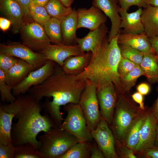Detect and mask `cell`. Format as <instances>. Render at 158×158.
<instances>
[{
    "mask_svg": "<svg viewBox=\"0 0 158 158\" xmlns=\"http://www.w3.org/2000/svg\"><path fill=\"white\" fill-rule=\"evenodd\" d=\"M86 83V80L66 73L58 64L49 77L41 84L32 87L28 92L38 101L47 98L42 104L43 108L59 128L64 120L61 107L78 104Z\"/></svg>",
    "mask_w": 158,
    "mask_h": 158,
    "instance_id": "cell-1",
    "label": "cell"
},
{
    "mask_svg": "<svg viewBox=\"0 0 158 158\" xmlns=\"http://www.w3.org/2000/svg\"><path fill=\"white\" fill-rule=\"evenodd\" d=\"M8 104H2L0 107L8 112L14 114L17 121L12 124L11 135L13 143L17 145L30 142L38 150L40 142L37 139L41 132H47L52 127H56L49 116L40 112L42 104L30 94H21Z\"/></svg>",
    "mask_w": 158,
    "mask_h": 158,
    "instance_id": "cell-2",
    "label": "cell"
},
{
    "mask_svg": "<svg viewBox=\"0 0 158 158\" xmlns=\"http://www.w3.org/2000/svg\"><path fill=\"white\" fill-rule=\"evenodd\" d=\"M119 34L110 42L106 35L100 47L91 53L88 66L75 76L90 81L97 88L110 83L118 86L120 82L118 68L122 57L118 42Z\"/></svg>",
    "mask_w": 158,
    "mask_h": 158,
    "instance_id": "cell-3",
    "label": "cell"
},
{
    "mask_svg": "<svg viewBox=\"0 0 158 158\" xmlns=\"http://www.w3.org/2000/svg\"><path fill=\"white\" fill-rule=\"evenodd\" d=\"M38 138L40 143L38 150L43 158H59L79 142L73 135L57 127L51 128Z\"/></svg>",
    "mask_w": 158,
    "mask_h": 158,
    "instance_id": "cell-4",
    "label": "cell"
},
{
    "mask_svg": "<svg viewBox=\"0 0 158 158\" xmlns=\"http://www.w3.org/2000/svg\"><path fill=\"white\" fill-rule=\"evenodd\" d=\"M64 110L67 115L59 128L73 135L79 142L92 141L90 131L78 104H67L64 106Z\"/></svg>",
    "mask_w": 158,
    "mask_h": 158,
    "instance_id": "cell-5",
    "label": "cell"
},
{
    "mask_svg": "<svg viewBox=\"0 0 158 158\" xmlns=\"http://www.w3.org/2000/svg\"><path fill=\"white\" fill-rule=\"evenodd\" d=\"M136 110L121 100L116 103L113 121L110 126L115 140L119 142L126 138L133 124L139 117L138 112Z\"/></svg>",
    "mask_w": 158,
    "mask_h": 158,
    "instance_id": "cell-6",
    "label": "cell"
},
{
    "mask_svg": "<svg viewBox=\"0 0 158 158\" xmlns=\"http://www.w3.org/2000/svg\"><path fill=\"white\" fill-rule=\"evenodd\" d=\"M85 87L79 101V105L91 131L95 129L102 118L97 94V87L92 82L86 80Z\"/></svg>",
    "mask_w": 158,
    "mask_h": 158,
    "instance_id": "cell-7",
    "label": "cell"
},
{
    "mask_svg": "<svg viewBox=\"0 0 158 158\" xmlns=\"http://www.w3.org/2000/svg\"><path fill=\"white\" fill-rule=\"evenodd\" d=\"M30 18L24 21L20 30L22 43L39 53L51 43L43 26Z\"/></svg>",
    "mask_w": 158,
    "mask_h": 158,
    "instance_id": "cell-8",
    "label": "cell"
},
{
    "mask_svg": "<svg viewBox=\"0 0 158 158\" xmlns=\"http://www.w3.org/2000/svg\"><path fill=\"white\" fill-rule=\"evenodd\" d=\"M0 53L24 60L32 66L34 70L43 66L48 61L42 54L35 52L22 43L18 42H10L6 45L1 44Z\"/></svg>",
    "mask_w": 158,
    "mask_h": 158,
    "instance_id": "cell-9",
    "label": "cell"
},
{
    "mask_svg": "<svg viewBox=\"0 0 158 158\" xmlns=\"http://www.w3.org/2000/svg\"><path fill=\"white\" fill-rule=\"evenodd\" d=\"M109 124L102 118L96 128L90 131L92 138L102 151L105 158H116L115 139Z\"/></svg>",
    "mask_w": 158,
    "mask_h": 158,
    "instance_id": "cell-10",
    "label": "cell"
},
{
    "mask_svg": "<svg viewBox=\"0 0 158 158\" xmlns=\"http://www.w3.org/2000/svg\"><path fill=\"white\" fill-rule=\"evenodd\" d=\"M56 63L48 60L40 68L31 71L19 84L13 87L12 93L16 97L28 92L32 87L41 84L53 73Z\"/></svg>",
    "mask_w": 158,
    "mask_h": 158,
    "instance_id": "cell-11",
    "label": "cell"
},
{
    "mask_svg": "<svg viewBox=\"0 0 158 158\" xmlns=\"http://www.w3.org/2000/svg\"><path fill=\"white\" fill-rule=\"evenodd\" d=\"M114 84L108 83L97 88V94L102 117L110 126L117 103V93Z\"/></svg>",
    "mask_w": 158,
    "mask_h": 158,
    "instance_id": "cell-12",
    "label": "cell"
},
{
    "mask_svg": "<svg viewBox=\"0 0 158 158\" xmlns=\"http://www.w3.org/2000/svg\"><path fill=\"white\" fill-rule=\"evenodd\" d=\"M157 122L152 110L145 114L139 141L134 150L139 152H144L154 146Z\"/></svg>",
    "mask_w": 158,
    "mask_h": 158,
    "instance_id": "cell-13",
    "label": "cell"
},
{
    "mask_svg": "<svg viewBox=\"0 0 158 158\" xmlns=\"http://www.w3.org/2000/svg\"><path fill=\"white\" fill-rule=\"evenodd\" d=\"M43 54L48 60L52 61L62 66L65 60L68 57L81 55L85 52L78 45H67L63 43L48 45L39 52Z\"/></svg>",
    "mask_w": 158,
    "mask_h": 158,
    "instance_id": "cell-14",
    "label": "cell"
},
{
    "mask_svg": "<svg viewBox=\"0 0 158 158\" xmlns=\"http://www.w3.org/2000/svg\"><path fill=\"white\" fill-rule=\"evenodd\" d=\"M118 4L117 0H93L92 2V5L99 8L111 20V27L108 37L109 42L118 34L121 28Z\"/></svg>",
    "mask_w": 158,
    "mask_h": 158,
    "instance_id": "cell-15",
    "label": "cell"
},
{
    "mask_svg": "<svg viewBox=\"0 0 158 158\" xmlns=\"http://www.w3.org/2000/svg\"><path fill=\"white\" fill-rule=\"evenodd\" d=\"M76 11L78 29L84 28L93 30L105 23L107 20V16L103 12L93 5L88 9L79 8Z\"/></svg>",
    "mask_w": 158,
    "mask_h": 158,
    "instance_id": "cell-16",
    "label": "cell"
},
{
    "mask_svg": "<svg viewBox=\"0 0 158 158\" xmlns=\"http://www.w3.org/2000/svg\"><path fill=\"white\" fill-rule=\"evenodd\" d=\"M118 12L121 17V28H123L122 33L139 34L145 32L141 15L142 9L139 8L136 11L128 13L119 6Z\"/></svg>",
    "mask_w": 158,
    "mask_h": 158,
    "instance_id": "cell-17",
    "label": "cell"
},
{
    "mask_svg": "<svg viewBox=\"0 0 158 158\" xmlns=\"http://www.w3.org/2000/svg\"><path fill=\"white\" fill-rule=\"evenodd\" d=\"M108 30L105 23H103L83 38H77L76 43L83 51L94 53L101 45Z\"/></svg>",
    "mask_w": 158,
    "mask_h": 158,
    "instance_id": "cell-18",
    "label": "cell"
},
{
    "mask_svg": "<svg viewBox=\"0 0 158 158\" xmlns=\"http://www.w3.org/2000/svg\"><path fill=\"white\" fill-rule=\"evenodd\" d=\"M0 9L11 21L15 32L20 31L25 18L19 5L13 0H0Z\"/></svg>",
    "mask_w": 158,
    "mask_h": 158,
    "instance_id": "cell-19",
    "label": "cell"
},
{
    "mask_svg": "<svg viewBox=\"0 0 158 158\" xmlns=\"http://www.w3.org/2000/svg\"><path fill=\"white\" fill-rule=\"evenodd\" d=\"M118 42V44L131 46L143 53L153 52L149 38L145 32L139 34L119 32Z\"/></svg>",
    "mask_w": 158,
    "mask_h": 158,
    "instance_id": "cell-20",
    "label": "cell"
},
{
    "mask_svg": "<svg viewBox=\"0 0 158 158\" xmlns=\"http://www.w3.org/2000/svg\"><path fill=\"white\" fill-rule=\"evenodd\" d=\"M34 69L26 61L19 59L18 61L6 73L7 84L13 88L21 83Z\"/></svg>",
    "mask_w": 158,
    "mask_h": 158,
    "instance_id": "cell-21",
    "label": "cell"
},
{
    "mask_svg": "<svg viewBox=\"0 0 158 158\" xmlns=\"http://www.w3.org/2000/svg\"><path fill=\"white\" fill-rule=\"evenodd\" d=\"M91 57V52L67 58L61 67L66 74L76 75L82 73L89 65Z\"/></svg>",
    "mask_w": 158,
    "mask_h": 158,
    "instance_id": "cell-22",
    "label": "cell"
},
{
    "mask_svg": "<svg viewBox=\"0 0 158 158\" xmlns=\"http://www.w3.org/2000/svg\"><path fill=\"white\" fill-rule=\"evenodd\" d=\"M78 22L77 13L75 9L61 22L63 44L73 45L76 43L78 38L76 36Z\"/></svg>",
    "mask_w": 158,
    "mask_h": 158,
    "instance_id": "cell-23",
    "label": "cell"
},
{
    "mask_svg": "<svg viewBox=\"0 0 158 158\" xmlns=\"http://www.w3.org/2000/svg\"><path fill=\"white\" fill-rule=\"evenodd\" d=\"M141 18L148 37L158 36V6L147 5L142 9Z\"/></svg>",
    "mask_w": 158,
    "mask_h": 158,
    "instance_id": "cell-24",
    "label": "cell"
},
{
    "mask_svg": "<svg viewBox=\"0 0 158 158\" xmlns=\"http://www.w3.org/2000/svg\"><path fill=\"white\" fill-rule=\"evenodd\" d=\"M13 113L8 112L0 107V143L6 145L13 143L11 135Z\"/></svg>",
    "mask_w": 158,
    "mask_h": 158,
    "instance_id": "cell-25",
    "label": "cell"
},
{
    "mask_svg": "<svg viewBox=\"0 0 158 158\" xmlns=\"http://www.w3.org/2000/svg\"><path fill=\"white\" fill-rule=\"evenodd\" d=\"M140 66L148 79L152 82H158V64L157 55L153 52L144 53Z\"/></svg>",
    "mask_w": 158,
    "mask_h": 158,
    "instance_id": "cell-26",
    "label": "cell"
},
{
    "mask_svg": "<svg viewBox=\"0 0 158 158\" xmlns=\"http://www.w3.org/2000/svg\"><path fill=\"white\" fill-rule=\"evenodd\" d=\"M92 141L78 142L73 145L59 158H90Z\"/></svg>",
    "mask_w": 158,
    "mask_h": 158,
    "instance_id": "cell-27",
    "label": "cell"
},
{
    "mask_svg": "<svg viewBox=\"0 0 158 158\" xmlns=\"http://www.w3.org/2000/svg\"><path fill=\"white\" fill-rule=\"evenodd\" d=\"M43 27L51 42L54 44L63 43L61 22L59 20L51 17L43 26Z\"/></svg>",
    "mask_w": 158,
    "mask_h": 158,
    "instance_id": "cell-28",
    "label": "cell"
},
{
    "mask_svg": "<svg viewBox=\"0 0 158 158\" xmlns=\"http://www.w3.org/2000/svg\"><path fill=\"white\" fill-rule=\"evenodd\" d=\"M45 8L51 18H55L61 22L73 11L71 7L65 6L59 0H50Z\"/></svg>",
    "mask_w": 158,
    "mask_h": 158,
    "instance_id": "cell-29",
    "label": "cell"
},
{
    "mask_svg": "<svg viewBox=\"0 0 158 158\" xmlns=\"http://www.w3.org/2000/svg\"><path fill=\"white\" fill-rule=\"evenodd\" d=\"M145 115L138 117L131 127L126 138V144L128 148L134 150L139 140L140 130Z\"/></svg>",
    "mask_w": 158,
    "mask_h": 158,
    "instance_id": "cell-30",
    "label": "cell"
},
{
    "mask_svg": "<svg viewBox=\"0 0 158 158\" xmlns=\"http://www.w3.org/2000/svg\"><path fill=\"white\" fill-rule=\"evenodd\" d=\"M16 148L14 158H43L41 152L30 143L17 145Z\"/></svg>",
    "mask_w": 158,
    "mask_h": 158,
    "instance_id": "cell-31",
    "label": "cell"
},
{
    "mask_svg": "<svg viewBox=\"0 0 158 158\" xmlns=\"http://www.w3.org/2000/svg\"><path fill=\"white\" fill-rule=\"evenodd\" d=\"M30 13L32 18L43 26L51 18L45 7L31 2L30 7Z\"/></svg>",
    "mask_w": 158,
    "mask_h": 158,
    "instance_id": "cell-32",
    "label": "cell"
},
{
    "mask_svg": "<svg viewBox=\"0 0 158 158\" xmlns=\"http://www.w3.org/2000/svg\"><path fill=\"white\" fill-rule=\"evenodd\" d=\"M119 47L123 57L140 66L143 58L144 53L127 45L121 44Z\"/></svg>",
    "mask_w": 158,
    "mask_h": 158,
    "instance_id": "cell-33",
    "label": "cell"
},
{
    "mask_svg": "<svg viewBox=\"0 0 158 158\" xmlns=\"http://www.w3.org/2000/svg\"><path fill=\"white\" fill-rule=\"evenodd\" d=\"M13 89L6 83L5 73L0 70V92L1 101L3 103L6 102L10 103L16 99V97L12 93Z\"/></svg>",
    "mask_w": 158,
    "mask_h": 158,
    "instance_id": "cell-34",
    "label": "cell"
},
{
    "mask_svg": "<svg viewBox=\"0 0 158 158\" xmlns=\"http://www.w3.org/2000/svg\"><path fill=\"white\" fill-rule=\"evenodd\" d=\"M143 75L144 73L140 66L137 65L125 77L120 79V82L125 90H128L135 85L137 79Z\"/></svg>",
    "mask_w": 158,
    "mask_h": 158,
    "instance_id": "cell-35",
    "label": "cell"
},
{
    "mask_svg": "<svg viewBox=\"0 0 158 158\" xmlns=\"http://www.w3.org/2000/svg\"><path fill=\"white\" fill-rule=\"evenodd\" d=\"M19 59L8 54L0 53V70L6 73Z\"/></svg>",
    "mask_w": 158,
    "mask_h": 158,
    "instance_id": "cell-36",
    "label": "cell"
},
{
    "mask_svg": "<svg viewBox=\"0 0 158 158\" xmlns=\"http://www.w3.org/2000/svg\"><path fill=\"white\" fill-rule=\"evenodd\" d=\"M137 65L132 61L122 56L118 68L120 79L125 77Z\"/></svg>",
    "mask_w": 158,
    "mask_h": 158,
    "instance_id": "cell-37",
    "label": "cell"
},
{
    "mask_svg": "<svg viewBox=\"0 0 158 158\" xmlns=\"http://www.w3.org/2000/svg\"><path fill=\"white\" fill-rule=\"evenodd\" d=\"M118 4L121 8L127 11L130 7L137 6L139 8H143L147 5L146 0H117Z\"/></svg>",
    "mask_w": 158,
    "mask_h": 158,
    "instance_id": "cell-38",
    "label": "cell"
},
{
    "mask_svg": "<svg viewBox=\"0 0 158 158\" xmlns=\"http://www.w3.org/2000/svg\"><path fill=\"white\" fill-rule=\"evenodd\" d=\"M16 150L13 143L6 145L0 143V158H14Z\"/></svg>",
    "mask_w": 158,
    "mask_h": 158,
    "instance_id": "cell-39",
    "label": "cell"
},
{
    "mask_svg": "<svg viewBox=\"0 0 158 158\" xmlns=\"http://www.w3.org/2000/svg\"><path fill=\"white\" fill-rule=\"evenodd\" d=\"M20 7L25 18H32L30 13V7L32 0H13Z\"/></svg>",
    "mask_w": 158,
    "mask_h": 158,
    "instance_id": "cell-40",
    "label": "cell"
},
{
    "mask_svg": "<svg viewBox=\"0 0 158 158\" xmlns=\"http://www.w3.org/2000/svg\"><path fill=\"white\" fill-rule=\"evenodd\" d=\"M105 158L102 151L95 141L92 142L90 150V158Z\"/></svg>",
    "mask_w": 158,
    "mask_h": 158,
    "instance_id": "cell-41",
    "label": "cell"
},
{
    "mask_svg": "<svg viewBox=\"0 0 158 158\" xmlns=\"http://www.w3.org/2000/svg\"><path fill=\"white\" fill-rule=\"evenodd\" d=\"M132 97L135 102L139 104V107L141 109H144L143 95L137 92L133 94Z\"/></svg>",
    "mask_w": 158,
    "mask_h": 158,
    "instance_id": "cell-42",
    "label": "cell"
},
{
    "mask_svg": "<svg viewBox=\"0 0 158 158\" xmlns=\"http://www.w3.org/2000/svg\"><path fill=\"white\" fill-rule=\"evenodd\" d=\"M12 24L11 21L8 19L0 17V28L3 31L8 30Z\"/></svg>",
    "mask_w": 158,
    "mask_h": 158,
    "instance_id": "cell-43",
    "label": "cell"
},
{
    "mask_svg": "<svg viewBox=\"0 0 158 158\" xmlns=\"http://www.w3.org/2000/svg\"><path fill=\"white\" fill-rule=\"evenodd\" d=\"M146 157L150 158H158V147L154 146L144 152Z\"/></svg>",
    "mask_w": 158,
    "mask_h": 158,
    "instance_id": "cell-44",
    "label": "cell"
},
{
    "mask_svg": "<svg viewBox=\"0 0 158 158\" xmlns=\"http://www.w3.org/2000/svg\"><path fill=\"white\" fill-rule=\"evenodd\" d=\"M149 38L153 51L156 55H158V36L149 37Z\"/></svg>",
    "mask_w": 158,
    "mask_h": 158,
    "instance_id": "cell-45",
    "label": "cell"
},
{
    "mask_svg": "<svg viewBox=\"0 0 158 158\" xmlns=\"http://www.w3.org/2000/svg\"><path fill=\"white\" fill-rule=\"evenodd\" d=\"M137 90L138 92L142 95H146L150 91V87L147 84L142 83L138 86L137 87Z\"/></svg>",
    "mask_w": 158,
    "mask_h": 158,
    "instance_id": "cell-46",
    "label": "cell"
},
{
    "mask_svg": "<svg viewBox=\"0 0 158 158\" xmlns=\"http://www.w3.org/2000/svg\"><path fill=\"white\" fill-rule=\"evenodd\" d=\"M50 0H32L34 4L38 5L45 7Z\"/></svg>",
    "mask_w": 158,
    "mask_h": 158,
    "instance_id": "cell-47",
    "label": "cell"
},
{
    "mask_svg": "<svg viewBox=\"0 0 158 158\" xmlns=\"http://www.w3.org/2000/svg\"><path fill=\"white\" fill-rule=\"evenodd\" d=\"M125 156L129 158H136V156L133 153V150L128 148L125 151Z\"/></svg>",
    "mask_w": 158,
    "mask_h": 158,
    "instance_id": "cell-48",
    "label": "cell"
},
{
    "mask_svg": "<svg viewBox=\"0 0 158 158\" xmlns=\"http://www.w3.org/2000/svg\"><path fill=\"white\" fill-rule=\"evenodd\" d=\"M157 91L158 93V87L157 88ZM152 111L156 119L158 121V96Z\"/></svg>",
    "mask_w": 158,
    "mask_h": 158,
    "instance_id": "cell-49",
    "label": "cell"
},
{
    "mask_svg": "<svg viewBox=\"0 0 158 158\" xmlns=\"http://www.w3.org/2000/svg\"><path fill=\"white\" fill-rule=\"evenodd\" d=\"M62 4L67 7H71L74 0H59Z\"/></svg>",
    "mask_w": 158,
    "mask_h": 158,
    "instance_id": "cell-50",
    "label": "cell"
},
{
    "mask_svg": "<svg viewBox=\"0 0 158 158\" xmlns=\"http://www.w3.org/2000/svg\"><path fill=\"white\" fill-rule=\"evenodd\" d=\"M147 5L154 6H158V0H146Z\"/></svg>",
    "mask_w": 158,
    "mask_h": 158,
    "instance_id": "cell-51",
    "label": "cell"
},
{
    "mask_svg": "<svg viewBox=\"0 0 158 158\" xmlns=\"http://www.w3.org/2000/svg\"><path fill=\"white\" fill-rule=\"evenodd\" d=\"M154 146L158 147V121L157 125L156 135Z\"/></svg>",
    "mask_w": 158,
    "mask_h": 158,
    "instance_id": "cell-52",
    "label": "cell"
},
{
    "mask_svg": "<svg viewBox=\"0 0 158 158\" xmlns=\"http://www.w3.org/2000/svg\"><path fill=\"white\" fill-rule=\"evenodd\" d=\"M157 63L158 64V55H157Z\"/></svg>",
    "mask_w": 158,
    "mask_h": 158,
    "instance_id": "cell-53",
    "label": "cell"
}]
</instances>
